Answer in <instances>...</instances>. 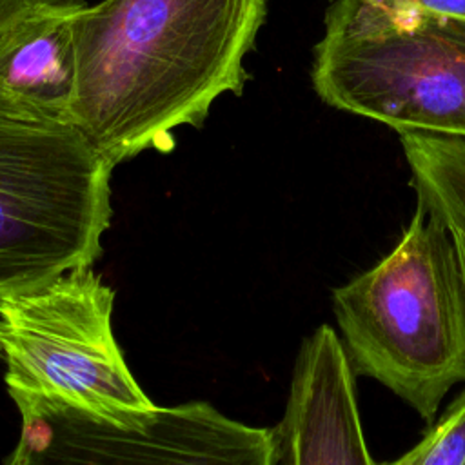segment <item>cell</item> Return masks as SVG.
<instances>
[{"label": "cell", "instance_id": "cell-1", "mask_svg": "<svg viewBox=\"0 0 465 465\" xmlns=\"http://www.w3.org/2000/svg\"><path fill=\"white\" fill-rule=\"evenodd\" d=\"M267 0H102L73 20L76 125L111 165L171 151L223 94H242L243 60Z\"/></svg>", "mask_w": 465, "mask_h": 465}, {"label": "cell", "instance_id": "cell-2", "mask_svg": "<svg viewBox=\"0 0 465 465\" xmlns=\"http://www.w3.org/2000/svg\"><path fill=\"white\" fill-rule=\"evenodd\" d=\"M332 309L354 374L380 381L430 425L465 383V276L445 222L416 200L392 251L332 289Z\"/></svg>", "mask_w": 465, "mask_h": 465}, {"label": "cell", "instance_id": "cell-3", "mask_svg": "<svg viewBox=\"0 0 465 465\" xmlns=\"http://www.w3.org/2000/svg\"><path fill=\"white\" fill-rule=\"evenodd\" d=\"M312 85L401 133L465 136V18L396 0H332Z\"/></svg>", "mask_w": 465, "mask_h": 465}, {"label": "cell", "instance_id": "cell-4", "mask_svg": "<svg viewBox=\"0 0 465 465\" xmlns=\"http://www.w3.org/2000/svg\"><path fill=\"white\" fill-rule=\"evenodd\" d=\"M113 167L76 125L0 109V298L93 265Z\"/></svg>", "mask_w": 465, "mask_h": 465}, {"label": "cell", "instance_id": "cell-5", "mask_svg": "<svg viewBox=\"0 0 465 465\" xmlns=\"http://www.w3.org/2000/svg\"><path fill=\"white\" fill-rule=\"evenodd\" d=\"M113 289L91 267L0 298L11 398H56L107 416L154 409L113 336Z\"/></svg>", "mask_w": 465, "mask_h": 465}, {"label": "cell", "instance_id": "cell-6", "mask_svg": "<svg viewBox=\"0 0 465 465\" xmlns=\"http://www.w3.org/2000/svg\"><path fill=\"white\" fill-rule=\"evenodd\" d=\"M22 427L5 465H276V432L205 401L107 416L56 398L15 401Z\"/></svg>", "mask_w": 465, "mask_h": 465}, {"label": "cell", "instance_id": "cell-7", "mask_svg": "<svg viewBox=\"0 0 465 465\" xmlns=\"http://www.w3.org/2000/svg\"><path fill=\"white\" fill-rule=\"evenodd\" d=\"M354 376L341 338L327 323L302 341L274 430L282 465H378L367 447Z\"/></svg>", "mask_w": 465, "mask_h": 465}, {"label": "cell", "instance_id": "cell-8", "mask_svg": "<svg viewBox=\"0 0 465 465\" xmlns=\"http://www.w3.org/2000/svg\"><path fill=\"white\" fill-rule=\"evenodd\" d=\"M84 2H35L0 35V109L73 124V20Z\"/></svg>", "mask_w": 465, "mask_h": 465}, {"label": "cell", "instance_id": "cell-9", "mask_svg": "<svg viewBox=\"0 0 465 465\" xmlns=\"http://www.w3.org/2000/svg\"><path fill=\"white\" fill-rule=\"evenodd\" d=\"M416 200L465 236V136L401 133Z\"/></svg>", "mask_w": 465, "mask_h": 465}, {"label": "cell", "instance_id": "cell-10", "mask_svg": "<svg viewBox=\"0 0 465 465\" xmlns=\"http://www.w3.org/2000/svg\"><path fill=\"white\" fill-rule=\"evenodd\" d=\"M378 465H465V389L438 414L412 449Z\"/></svg>", "mask_w": 465, "mask_h": 465}, {"label": "cell", "instance_id": "cell-11", "mask_svg": "<svg viewBox=\"0 0 465 465\" xmlns=\"http://www.w3.org/2000/svg\"><path fill=\"white\" fill-rule=\"evenodd\" d=\"M396 2L411 4L420 9L438 13V15L465 18V0H396Z\"/></svg>", "mask_w": 465, "mask_h": 465}, {"label": "cell", "instance_id": "cell-12", "mask_svg": "<svg viewBox=\"0 0 465 465\" xmlns=\"http://www.w3.org/2000/svg\"><path fill=\"white\" fill-rule=\"evenodd\" d=\"M36 0H0V35Z\"/></svg>", "mask_w": 465, "mask_h": 465}, {"label": "cell", "instance_id": "cell-13", "mask_svg": "<svg viewBox=\"0 0 465 465\" xmlns=\"http://www.w3.org/2000/svg\"><path fill=\"white\" fill-rule=\"evenodd\" d=\"M456 238V245H458V254H460V262H461V269H463V276H465V236L452 232Z\"/></svg>", "mask_w": 465, "mask_h": 465}, {"label": "cell", "instance_id": "cell-14", "mask_svg": "<svg viewBox=\"0 0 465 465\" xmlns=\"http://www.w3.org/2000/svg\"><path fill=\"white\" fill-rule=\"evenodd\" d=\"M36 2H45V4H65V2H73V0H36Z\"/></svg>", "mask_w": 465, "mask_h": 465}, {"label": "cell", "instance_id": "cell-15", "mask_svg": "<svg viewBox=\"0 0 465 465\" xmlns=\"http://www.w3.org/2000/svg\"><path fill=\"white\" fill-rule=\"evenodd\" d=\"M0 354H2V345H0Z\"/></svg>", "mask_w": 465, "mask_h": 465}]
</instances>
